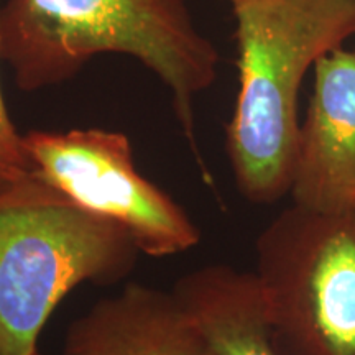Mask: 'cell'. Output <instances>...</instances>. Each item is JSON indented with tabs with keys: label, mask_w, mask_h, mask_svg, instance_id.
Listing matches in <instances>:
<instances>
[{
	"label": "cell",
	"mask_w": 355,
	"mask_h": 355,
	"mask_svg": "<svg viewBox=\"0 0 355 355\" xmlns=\"http://www.w3.org/2000/svg\"><path fill=\"white\" fill-rule=\"evenodd\" d=\"M105 53L133 56L168 86L181 130L212 184L198 150L194 101L216 81L219 51L184 0H8L0 8V58L21 91L68 81Z\"/></svg>",
	"instance_id": "cell-1"
},
{
	"label": "cell",
	"mask_w": 355,
	"mask_h": 355,
	"mask_svg": "<svg viewBox=\"0 0 355 355\" xmlns=\"http://www.w3.org/2000/svg\"><path fill=\"white\" fill-rule=\"evenodd\" d=\"M58 355H219L173 291L128 283L69 324Z\"/></svg>",
	"instance_id": "cell-7"
},
{
	"label": "cell",
	"mask_w": 355,
	"mask_h": 355,
	"mask_svg": "<svg viewBox=\"0 0 355 355\" xmlns=\"http://www.w3.org/2000/svg\"><path fill=\"white\" fill-rule=\"evenodd\" d=\"M290 194L309 209L355 207V51L339 46L314 64Z\"/></svg>",
	"instance_id": "cell-6"
},
{
	"label": "cell",
	"mask_w": 355,
	"mask_h": 355,
	"mask_svg": "<svg viewBox=\"0 0 355 355\" xmlns=\"http://www.w3.org/2000/svg\"><path fill=\"white\" fill-rule=\"evenodd\" d=\"M171 291L219 355H279L254 272L206 265L181 277Z\"/></svg>",
	"instance_id": "cell-8"
},
{
	"label": "cell",
	"mask_w": 355,
	"mask_h": 355,
	"mask_svg": "<svg viewBox=\"0 0 355 355\" xmlns=\"http://www.w3.org/2000/svg\"><path fill=\"white\" fill-rule=\"evenodd\" d=\"M8 183H12V180H7V178L0 176V188H2V186H6V184H8Z\"/></svg>",
	"instance_id": "cell-10"
},
{
	"label": "cell",
	"mask_w": 355,
	"mask_h": 355,
	"mask_svg": "<svg viewBox=\"0 0 355 355\" xmlns=\"http://www.w3.org/2000/svg\"><path fill=\"white\" fill-rule=\"evenodd\" d=\"M239 96L227 125L235 184L247 201L291 191L298 96L309 68L355 35V0H230Z\"/></svg>",
	"instance_id": "cell-2"
},
{
	"label": "cell",
	"mask_w": 355,
	"mask_h": 355,
	"mask_svg": "<svg viewBox=\"0 0 355 355\" xmlns=\"http://www.w3.org/2000/svg\"><path fill=\"white\" fill-rule=\"evenodd\" d=\"M24 145L33 173L84 209L122 227L141 254L171 257L201 241L188 212L137 171L125 133L104 128L30 130Z\"/></svg>",
	"instance_id": "cell-5"
},
{
	"label": "cell",
	"mask_w": 355,
	"mask_h": 355,
	"mask_svg": "<svg viewBox=\"0 0 355 355\" xmlns=\"http://www.w3.org/2000/svg\"><path fill=\"white\" fill-rule=\"evenodd\" d=\"M229 2H230V0H229Z\"/></svg>",
	"instance_id": "cell-11"
},
{
	"label": "cell",
	"mask_w": 355,
	"mask_h": 355,
	"mask_svg": "<svg viewBox=\"0 0 355 355\" xmlns=\"http://www.w3.org/2000/svg\"><path fill=\"white\" fill-rule=\"evenodd\" d=\"M140 250L37 173L0 188V355H37L51 313L81 283L125 278Z\"/></svg>",
	"instance_id": "cell-3"
},
{
	"label": "cell",
	"mask_w": 355,
	"mask_h": 355,
	"mask_svg": "<svg viewBox=\"0 0 355 355\" xmlns=\"http://www.w3.org/2000/svg\"><path fill=\"white\" fill-rule=\"evenodd\" d=\"M257 270L279 355H355V207L293 202L261 230Z\"/></svg>",
	"instance_id": "cell-4"
},
{
	"label": "cell",
	"mask_w": 355,
	"mask_h": 355,
	"mask_svg": "<svg viewBox=\"0 0 355 355\" xmlns=\"http://www.w3.org/2000/svg\"><path fill=\"white\" fill-rule=\"evenodd\" d=\"M32 171V163L25 152L24 135H20L13 125L0 89V176L15 181Z\"/></svg>",
	"instance_id": "cell-9"
}]
</instances>
